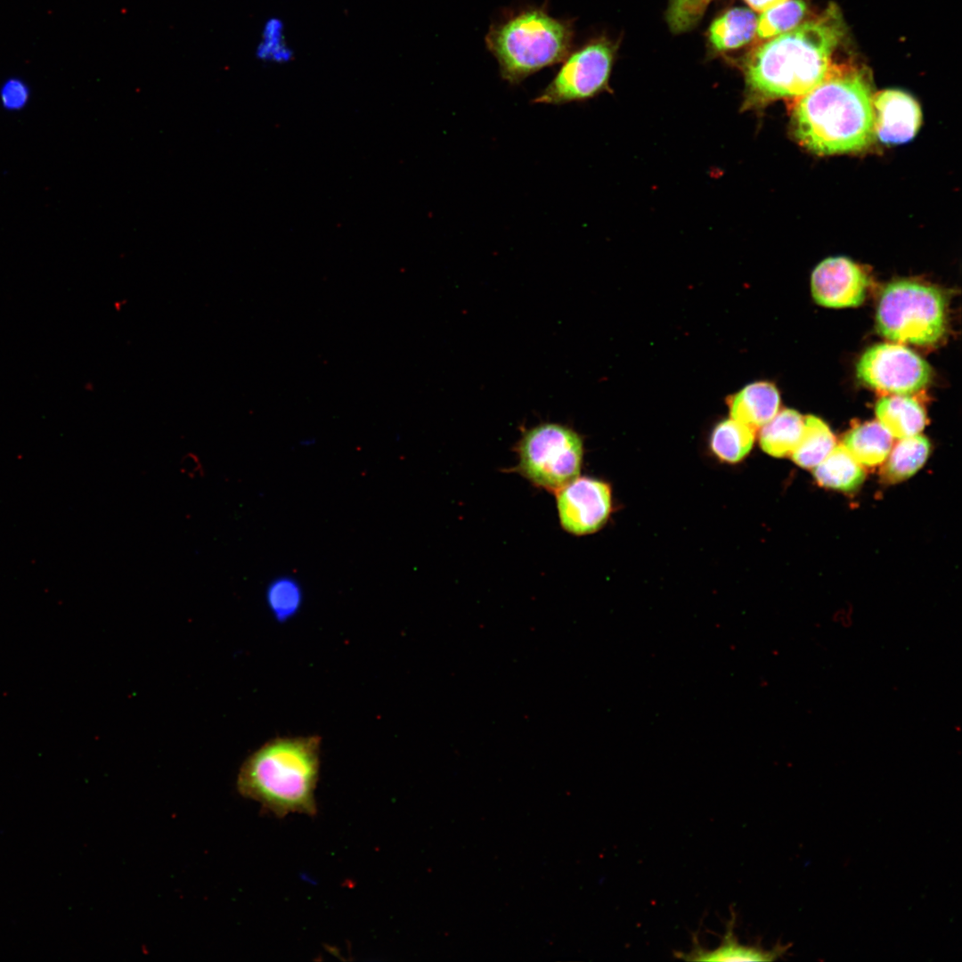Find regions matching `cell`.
Returning a JSON list of instances; mask_svg holds the SVG:
<instances>
[{"mask_svg": "<svg viewBox=\"0 0 962 962\" xmlns=\"http://www.w3.org/2000/svg\"><path fill=\"white\" fill-rule=\"evenodd\" d=\"M930 451L928 439L919 434L899 439L885 461L882 477L891 484L910 477L925 464Z\"/></svg>", "mask_w": 962, "mask_h": 962, "instance_id": "cell-18", "label": "cell"}, {"mask_svg": "<svg viewBox=\"0 0 962 962\" xmlns=\"http://www.w3.org/2000/svg\"><path fill=\"white\" fill-rule=\"evenodd\" d=\"M804 419L796 411L784 409L761 428L760 444L770 456L782 458L791 455L803 430Z\"/></svg>", "mask_w": 962, "mask_h": 962, "instance_id": "cell-17", "label": "cell"}, {"mask_svg": "<svg viewBox=\"0 0 962 962\" xmlns=\"http://www.w3.org/2000/svg\"><path fill=\"white\" fill-rule=\"evenodd\" d=\"M514 451L518 472L533 485L556 493L580 475L584 445L573 428L556 422H542L523 429Z\"/></svg>", "mask_w": 962, "mask_h": 962, "instance_id": "cell-6", "label": "cell"}, {"mask_svg": "<svg viewBox=\"0 0 962 962\" xmlns=\"http://www.w3.org/2000/svg\"><path fill=\"white\" fill-rule=\"evenodd\" d=\"M755 431L733 419L719 422L713 428L710 446L713 454L722 461L736 463L750 452L754 442Z\"/></svg>", "mask_w": 962, "mask_h": 962, "instance_id": "cell-21", "label": "cell"}, {"mask_svg": "<svg viewBox=\"0 0 962 962\" xmlns=\"http://www.w3.org/2000/svg\"><path fill=\"white\" fill-rule=\"evenodd\" d=\"M304 600L299 582L291 575H279L268 583L265 602L270 613L279 623L292 619L300 610Z\"/></svg>", "mask_w": 962, "mask_h": 962, "instance_id": "cell-22", "label": "cell"}, {"mask_svg": "<svg viewBox=\"0 0 962 962\" xmlns=\"http://www.w3.org/2000/svg\"><path fill=\"white\" fill-rule=\"evenodd\" d=\"M574 22L551 16L547 7L526 6L491 24L487 49L496 59L501 77L518 85L534 73L562 62L572 50Z\"/></svg>", "mask_w": 962, "mask_h": 962, "instance_id": "cell-4", "label": "cell"}, {"mask_svg": "<svg viewBox=\"0 0 962 962\" xmlns=\"http://www.w3.org/2000/svg\"><path fill=\"white\" fill-rule=\"evenodd\" d=\"M727 402L731 419L756 431L779 412L780 397L774 385L760 381L746 386Z\"/></svg>", "mask_w": 962, "mask_h": 962, "instance_id": "cell-12", "label": "cell"}, {"mask_svg": "<svg viewBox=\"0 0 962 962\" xmlns=\"http://www.w3.org/2000/svg\"><path fill=\"white\" fill-rule=\"evenodd\" d=\"M555 495L559 524L574 535L599 531L612 511L610 485L594 477L578 476Z\"/></svg>", "mask_w": 962, "mask_h": 962, "instance_id": "cell-9", "label": "cell"}, {"mask_svg": "<svg viewBox=\"0 0 962 962\" xmlns=\"http://www.w3.org/2000/svg\"><path fill=\"white\" fill-rule=\"evenodd\" d=\"M813 476L822 486L852 492L864 481L865 471L843 444L835 446L830 453L816 467Z\"/></svg>", "mask_w": 962, "mask_h": 962, "instance_id": "cell-16", "label": "cell"}, {"mask_svg": "<svg viewBox=\"0 0 962 962\" xmlns=\"http://www.w3.org/2000/svg\"><path fill=\"white\" fill-rule=\"evenodd\" d=\"M947 298L937 287L911 280L887 284L879 298L876 326L885 338L926 346L947 330Z\"/></svg>", "mask_w": 962, "mask_h": 962, "instance_id": "cell-5", "label": "cell"}, {"mask_svg": "<svg viewBox=\"0 0 962 962\" xmlns=\"http://www.w3.org/2000/svg\"><path fill=\"white\" fill-rule=\"evenodd\" d=\"M29 99V88L20 78H8L1 86V103L8 110L22 109L28 103Z\"/></svg>", "mask_w": 962, "mask_h": 962, "instance_id": "cell-26", "label": "cell"}, {"mask_svg": "<svg viewBox=\"0 0 962 962\" xmlns=\"http://www.w3.org/2000/svg\"><path fill=\"white\" fill-rule=\"evenodd\" d=\"M868 287L866 273L844 257L824 259L815 267L811 278L814 301L830 308L860 306L866 298Z\"/></svg>", "mask_w": 962, "mask_h": 962, "instance_id": "cell-10", "label": "cell"}, {"mask_svg": "<svg viewBox=\"0 0 962 962\" xmlns=\"http://www.w3.org/2000/svg\"><path fill=\"white\" fill-rule=\"evenodd\" d=\"M877 420L898 439L919 434L926 424L923 407L909 395H892L876 405Z\"/></svg>", "mask_w": 962, "mask_h": 962, "instance_id": "cell-14", "label": "cell"}, {"mask_svg": "<svg viewBox=\"0 0 962 962\" xmlns=\"http://www.w3.org/2000/svg\"><path fill=\"white\" fill-rule=\"evenodd\" d=\"M844 34L840 11L830 4L819 15L757 46L744 64L742 109L800 97L814 88L830 70Z\"/></svg>", "mask_w": 962, "mask_h": 962, "instance_id": "cell-1", "label": "cell"}, {"mask_svg": "<svg viewBox=\"0 0 962 962\" xmlns=\"http://www.w3.org/2000/svg\"><path fill=\"white\" fill-rule=\"evenodd\" d=\"M757 17L746 8H733L716 19L709 29L713 46L721 51L746 45L755 35Z\"/></svg>", "mask_w": 962, "mask_h": 962, "instance_id": "cell-19", "label": "cell"}, {"mask_svg": "<svg viewBox=\"0 0 962 962\" xmlns=\"http://www.w3.org/2000/svg\"><path fill=\"white\" fill-rule=\"evenodd\" d=\"M791 127L797 142L818 155L867 149L875 137L868 71L852 64H833L818 86L798 97Z\"/></svg>", "mask_w": 962, "mask_h": 962, "instance_id": "cell-2", "label": "cell"}, {"mask_svg": "<svg viewBox=\"0 0 962 962\" xmlns=\"http://www.w3.org/2000/svg\"><path fill=\"white\" fill-rule=\"evenodd\" d=\"M320 751L321 738L315 735L266 742L242 763L239 793L279 818L291 813L315 815Z\"/></svg>", "mask_w": 962, "mask_h": 962, "instance_id": "cell-3", "label": "cell"}, {"mask_svg": "<svg viewBox=\"0 0 962 962\" xmlns=\"http://www.w3.org/2000/svg\"><path fill=\"white\" fill-rule=\"evenodd\" d=\"M711 0H670L667 21L675 33L691 29L702 17Z\"/></svg>", "mask_w": 962, "mask_h": 962, "instance_id": "cell-25", "label": "cell"}, {"mask_svg": "<svg viewBox=\"0 0 962 962\" xmlns=\"http://www.w3.org/2000/svg\"><path fill=\"white\" fill-rule=\"evenodd\" d=\"M614 54V45L605 37L593 39L570 52L556 76L533 102L562 105L596 96L607 88Z\"/></svg>", "mask_w": 962, "mask_h": 962, "instance_id": "cell-7", "label": "cell"}, {"mask_svg": "<svg viewBox=\"0 0 962 962\" xmlns=\"http://www.w3.org/2000/svg\"><path fill=\"white\" fill-rule=\"evenodd\" d=\"M735 913L732 912L722 942L715 950H705L694 934L691 950L688 953L675 952L674 957L687 961H773L784 953L786 948L782 946L767 950L739 943L735 934Z\"/></svg>", "mask_w": 962, "mask_h": 962, "instance_id": "cell-13", "label": "cell"}, {"mask_svg": "<svg viewBox=\"0 0 962 962\" xmlns=\"http://www.w3.org/2000/svg\"><path fill=\"white\" fill-rule=\"evenodd\" d=\"M843 445L860 464L875 467L887 458L893 445V436L877 420L868 421L851 429Z\"/></svg>", "mask_w": 962, "mask_h": 962, "instance_id": "cell-15", "label": "cell"}, {"mask_svg": "<svg viewBox=\"0 0 962 962\" xmlns=\"http://www.w3.org/2000/svg\"><path fill=\"white\" fill-rule=\"evenodd\" d=\"M754 10L757 12H764L770 8H772L779 4L784 3L787 0H745Z\"/></svg>", "mask_w": 962, "mask_h": 962, "instance_id": "cell-27", "label": "cell"}, {"mask_svg": "<svg viewBox=\"0 0 962 962\" xmlns=\"http://www.w3.org/2000/svg\"><path fill=\"white\" fill-rule=\"evenodd\" d=\"M806 11L803 0H787L762 12L757 19V36L768 39L793 29L802 22Z\"/></svg>", "mask_w": 962, "mask_h": 962, "instance_id": "cell-23", "label": "cell"}, {"mask_svg": "<svg viewBox=\"0 0 962 962\" xmlns=\"http://www.w3.org/2000/svg\"><path fill=\"white\" fill-rule=\"evenodd\" d=\"M875 135L884 143L899 144L910 141L917 133L922 112L909 94L886 89L873 95Z\"/></svg>", "mask_w": 962, "mask_h": 962, "instance_id": "cell-11", "label": "cell"}, {"mask_svg": "<svg viewBox=\"0 0 962 962\" xmlns=\"http://www.w3.org/2000/svg\"><path fill=\"white\" fill-rule=\"evenodd\" d=\"M865 385L891 395H910L932 379V368L920 355L898 344H877L867 349L856 365Z\"/></svg>", "mask_w": 962, "mask_h": 962, "instance_id": "cell-8", "label": "cell"}, {"mask_svg": "<svg viewBox=\"0 0 962 962\" xmlns=\"http://www.w3.org/2000/svg\"><path fill=\"white\" fill-rule=\"evenodd\" d=\"M285 24L277 17L267 19L261 29L256 57L264 63L285 64L293 58V50L285 37Z\"/></svg>", "mask_w": 962, "mask_h": 962, "instance_id": "cell-24", "label": "cell"}, {"mask_svg": "<svg viewBox=\"0 0 962 962\" xmlns=\"http://www.w3.org/2000/svg\"><path fill=\"white\" fill-rule=\"evenodd\" d=\"M835 446L836 438L828 426L819 418L808 415L804 418L801 439L791 456L800 467L813 469Z\"/></svg>", "mask_w": 962, "mask_h": 962, "instance_id": "cell-20", "label": "cell"}]
</instances>
